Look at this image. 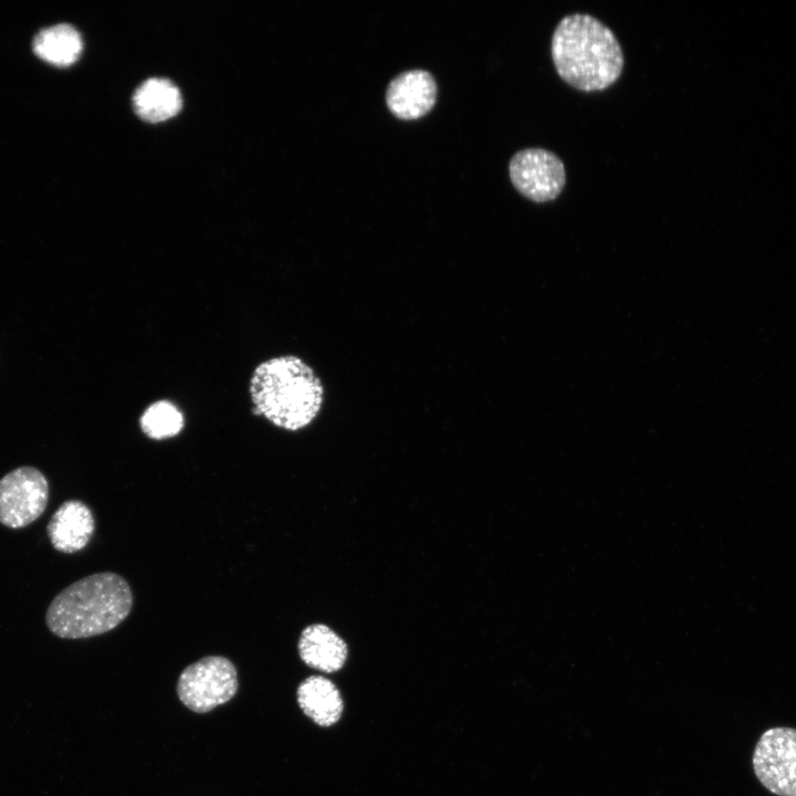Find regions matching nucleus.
<instances>
[{
  "instance_id": "1",
  "label": "nucleus",
  "mask_w": 796,
  "mask_h": 796,
  "mask_svg": "<svg viewBox=\"0 0 796 796\" xmlns=\"http://www.w3.org/2000/svg\"><path fill=\"white\" fill-rule=\"evenodd\" d=\"M551 56L558 76L570 87L600 92L615 84L624 70L625 59L614 32L597 18L574 13L556 25L551 41Z\"/></svg>"
},
{
  "instance_id": "2",
  "label": "nucleus",
  "mask_w": 796,
  "mask_h": 796,
  "mask_svg": "<svg viewBox=\"0 0 796 796\" xmlns=\"http://www.w3.org/2000/svg\"><path fill=\"white\" fill-rule=\"evenodd\" d=\"M254 413L275 427L298 431L318 416L324 386L314 369L295 355L269 358L256 366L250 380Z\"/></svg>"
},
{
  "instance_id": "3",
  "label": "nucleus",
  "mask_w": 796,
  "mask_h": 796,
  "mask_svg": "<svg viewBox=\"0 0 796 796\" xmlns=\"http://www.w3.org/2000/svg\"><path fill=\"white\" fill-rule=\"evenodd\" d=\"M132 606L133 594L122 576L96 573L61 590L48 607L45 624L60 638H88L118 626Z\"/></svg>"
},
{
  "instance_id": "4",
  "label": "nucleus",
  "mask_w": 796,
  "mask_h": 796,
  "mask_svg": "<svg viewBox=\"0 0 796 796\" xmlns=\"http://www.w3.org/2000/svg\"><path fill=\"white\" fill-rule=\"evenodd\" d=\"M237 690V669L221 656H207L189 664L177 682L180 701L196 713L209 712L230 701Z\"/></svg>"
},
{
  "instance_id": "5",
  "label": "nucleus",
  "mask_w": 796,
  "mask_h": 796,
  "mask_svg": "<svg viewBox=\"0 0 796 796\" xmlns=\"http://www.w3.org/2000/svg\"><path fill=\"white\" fill-rule=\"evenodd\" d=\"M752 764L767 790L777 796H796V729L766 730L756 743Z\"/></svg>"
},
{
  "instance_id": "6",
  "label": "nucleus",
  "mask_w": 796,
  "mask_h": 796,
  "mask_svg": "<svg viewBox=\"0 0 796 796\" xmlns=\"http://www.w3.org/2000/svg\"><path fill=\"white\" fill-rule=\"evenodd\" d=\"M509 174L514 188L536 203L555 200L566 185L562 159L543 148L519 150L510 160Z\"/></svg>"
},
{
  "instance_id": "7",
  "label": "nucleus",
  "mask_w": 796,
  "mask_h": 796,
  "mask_svg": "<svg viewBox=\"0 0 796 796\" xmlns=\"http://www.w3.org/2000/svg\"><path fill=\"white\" fill-rule=\"evenodd\" d=\"M49 500V483L41 471L20 467L0 480V523L22 528L44 512Z\"/></svg>"
},
{
  "instance_id": "8",
  "label": "nucleus",
  "mask_w": 796,
  "mask_h": 796,
  "mask_svg": "<svg viewBox=\"0 0 796 796\" xmlns=\"http://www.w3.org/2000/svg\"><path fill=\"white\" fill-rule=\"evenodd\" d=\"M436 95L437 85L429 72L409 70L391 80L386 91V102L398 118L413 119L432 108Z\"/></svg>"
},
{
  "instance_id": "9",
  "label": "nucleus",
  "mask_w": 796,
  "mask_h": 796,
  "mask_svg": "<svg viewBox=\"0 0 796 796\" xmlns=\"http://www.w3.org/2000/svg\"><path fill=\"white\" fill-rule=\"evenodd\" d=\"M94 528L95 522L88 506L78 500H69L51 516L46 534L56 551L72 554L87 545Z\"/></svg>"
},
{
  "instance_id": "10",
  "label": "nucleus",
  "mask_w": 796,
  "mask_h": 796,
  "mask_svg": "<svg viewBox=\"0 0 796 796\" xmlns=\"http://www.w3.org/2000/svg\"><path fill=\"white\" fill-rule=\"evenodd\" d=\"M297 648L306 666L324 673L341 670L348 654L344 639L324 624H313L304 628Z\"/></svg>"
},
{
  "instance_id": "11",
  "label": "nucleus",
  "mask_w": 796,
  "mask_h": 796,
  "mask_svg": "<svg viewBox=\"0 0 796 796\" xmlns=\"http://www.w3.org/2000/svg\"><path fill=\"white\" fill-rule=\"evenodd\" d=\"M297 703L304 714L320 726H331L342 716L344 702L333 681L323 675H310L296 691Z\"/></svg>"
},
{
  "instance_id": "12",
  "label": "nucleus",
  "mask_w": 796,
  "mask_h": 796,
  "mask_svg": "<svg viewBox=\"0 0 796 796\" xmlns=\"http://www.w3.org/2000/svg\"><path fill=\"white\" fill-rule=\"evenodd\" d=\"M134 108L144 121L158 123L175 116L182 100L178 87L166 78H149L135 92Z\"/></svg>"
},
{
  "instance_id": "13",
  "label": "nucleus",
  "mask_w": 796,
  "mask_h": 796,
  "mask_svg": "<svg viewBox=\"0 0 796 796\" xmlns=\"http://www.w3.org/2000/svg\"><path fill=\"white\" fill-rule=\"evenodd\" d=\"M33 52L43 61L66 67L75 63L82 52L83 41L71 24L60 23L41 30L33 40Z\"/></svg>"
},
{
  "instance_id": "14",
  "label": "nucleus",
  "mask_w": 796,
  "mask_h": 796,
  "mask_svg": "<svg viewBox=\"0 0 796 796\" xmlns=\"http://www.w3.org/2000/svg\"><path fill=\"white\" fill-rule=\"evenodd\" d=\"M142 431L153 440H164L177 436L185 426L180 409L169 400L161 399L150 404L139 419Z\"/></svg>"
}]
</instances>
